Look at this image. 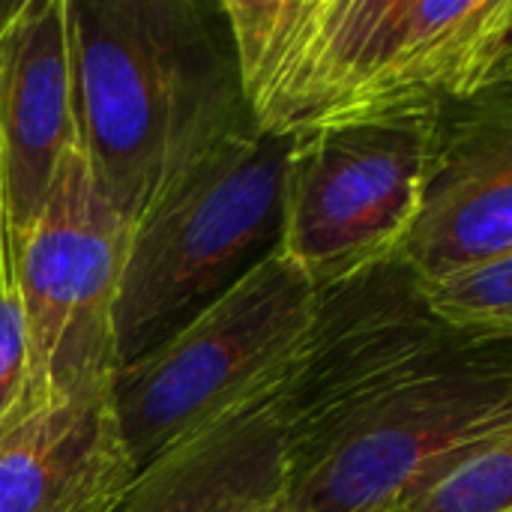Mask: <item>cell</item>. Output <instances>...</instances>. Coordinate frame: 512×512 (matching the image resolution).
<instances>
[{"mask_svg": "<svg viewBox=\"0 0 512 512\" xmlns=\"http://www.w3.org/2000/svg\"><path fill=\"white\" fill-rule=\"evenodd\" d=\"M417 294L450 333L471 342H510L512 255L417 276Z\"/></svg>", "mask_w": 512, "mask_h": 512, "instance_id": "5bb4252c", "label": "cell"}, {"mask_svg": "<svg viewBox=\"0 0 512 512\" xmlns=\"http://www.w3.org/2000/svg\"><path fill=\"white\" fill-rule=\"evenodd\" d=\"M255 129L300 138L510 90L512 0H222Z\"/></svg>", "mask_w": 512, "mask_h": 512, "instance_id": "6da1fadb", "label": "cell"}, {"mask_svg": "<svg viewBox=\"0 0 512 512\" xmlns=\"http://www.w3.org/2000/svg\"><path fill=\"white\" fill-rule=\"evenodd\" d=\"M6 276H12V243H9V225H6V207L0 189V279Z\"/></svg>", "mask_w": 512, "mask_h": 512, "instance_id": "2e32d148", "label": "cell"}, {"mask_svg": "<svg viewBox=\"0 0 512 512\" xmlns=\"http://www.w3.org/2000/svg\"><path fill=\"white\" fill-rule=\"evenodd\" d=\"M81 144L69 0H27L0 18V189L15 243L39 216L60 159Z\"/></svg>", "mask_w": 512, "mask_h": 512, "instance_id": "9c48e42d", "label": "cell"}, {"mask_svg": "<svg viewBox=\"0 0 512 512\" xmlns=\"http://www.w3.org/2000/svg\"><path fill=\"white\" fill-rule=\"evenodd\" d=\"M444 114L393 117L294 138L279 252L315 291L402 255Z\"/></svg>", "mask_w": 512, "mask_h": 512, "instance_id": "52a82bcc", "label": "cell"}, {"mask_svg": "<svg viewBox=\"0 0 512 512\" xmlns=\"http://www.w3.org/2000/svg\"><path fill=\"white\" fill-rule=\"evenodd\" d=\"M512 426L510 342L471 345L360 405L285 462L279 512H396L450 450Z\"/></svg>", "mask_w": 512, "mask_h": 512, "instance_id": "5b68a950", "label": "cell"}, {"mask_svg": "<svg viewBox=\"0 0 512 512\" xmlns=\"http://www.w3.org/2000/svg\"><path fill=\"white\" fill-rule=\"evenodd\" d=\"M276 504H279V501H276ZM276 504H273V507H270V510H264V512H279V507H276Z\"/></svg>", "mask_w": 512, "mask_h": 512, "instance_id": "e0dca14e", "label": "cell"}, {"mask_svg": "<svg viewBox=\"0 0 512 512\" xmlns=\"http://www.w3.org/2000/svg\"><path fill=\"white\" fill-rule=\"evenodd\" d=\"M30 360L12 276L0 279V444L30 420Z\"/></svg>", "mask_w": 512, "mask_h": 512, "instance_id": "9a60e30c", "label": "cell"}, {"mask_svg": "<svg viewBox=\"0 0 512 512\" xmlns=\"http://www.w3.org/2000/svg\"><path fill=\"white\" fill-rule=\"evenodd\" d=\"M285 486L270 399L231 414L138 471L114 512H264Z\"/></svg>", "mask_w": 512, "mask_h": 512, "instance_id": "7c38bea8", "label": "cell"}, {"mask_svg": "<svg viewBox=\"0 0 512 512\" xmlns=\"http://www.w3.org/2000/svg\"><path fill=\"white\" fill-rule=\"evenodd\" d=\"M315 303L306 273L276 246L174 336L120 366L111 396L135 468L267 402L312 327Z\"/></svg>", "mask_w": 512, "mask_h": 512, "instance_id": "3957f363", "label": "cell"}, {"mask_svg": "<svg viewBox=\"0 0 512 512\" xmlns=\"http://www.w3.org/2000/svg\"><path fill=\"white\" fill-rule=\"evenodd\" d=\"M396 512H512V426L441 456Z\"/></svg>", "mask_w": 512, "mask_h": 512, "instance_id": "4fadbf2b", "label": "cell"}, {"mask_svg": "<svg viewBox=\"0 0 512 512\" xmlns=\"http://www.w3.org/2000/svg\"><path fill=\"white\" fill-rule=\"evenodd\" d=\"M138 468L111 384L24 420L0 444V512H114Z\"/></svg>", "mask_w": 512, "mask_h": 512, "instance_id": "8fae6325", "label": "cell"}, {"mask_svg": "<svg viewBox=\"0 0 512 512\" xmlns=\"http://www.w3.org/2000/svg\"><path fill=\"white\" fill-rule=\"evenodd\" d=\"M483 342L438 324L417 276L393 258L318 291L312 327L270 396L285 462L303 456L360 405Z\"/></svg>", "mask_w": 512, "mask_h": 512, "instance_id": "ba28073f", "label": "cell"}, {"mask_svg": "<svg viewBox=\"0 0 512 512\" xmlns=\"http://www.w3.org/2000/svg\"><path fill=\"white\" fill-rule=\"evenodd\" d=\"M129 234L75 144L60 159L39 216L12 243L33 414L114 384V303Z\"/></svg>", "mask_w": 512, "mask_h": 512, "instance_id": "8992f818", "label": "cell"}, {"mask_svg": "<svg viewBox=\"0 0 512 512\" xmlns=\"http://www.w3.org/2000/svg\"><path fill=\"white\" fill-rule=\"evenodd\" d=\"M294 138L252 132L129 234L114 303L117 369L219 300L279 246Z\"/></svg>", "mask_w": 512, "mask_h": 512, "instance_id": "277c9868", "label": "cell"}, {"mask_svg": "<svg viewBox=\"0 0 512 512\" xmlns=\"http://www.w3.org/2000/svg\"><path fill=\"white\" fill-rule=\"evenodd\" d=\"M69 42L81 150L129 231L258 132L222 3L69 0Z\"/></svg>", "mask_w": 512, "mask_h": 512, "instance_id": "7a4b0ae2", "label": "cell"}, {"mask_svg": "<svg viewBox=\"0 0 512 512\" xmlns=\"http://www.w3.org/2000/svg\"><path fill=\"white\" fill-rule=\"evenodd\" d=\"M441 117L435 159L402 261L414 276L512 255V132L507 90Z\"/></svg>", "mask_w": 512, "mask_h": 512, "instance_id": "30bf717a", "label": "cell"}]
</instances>
